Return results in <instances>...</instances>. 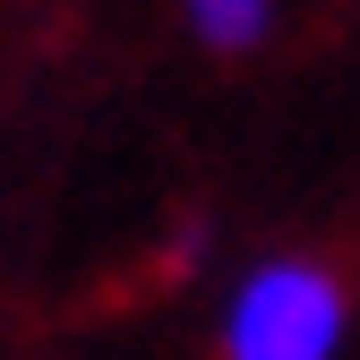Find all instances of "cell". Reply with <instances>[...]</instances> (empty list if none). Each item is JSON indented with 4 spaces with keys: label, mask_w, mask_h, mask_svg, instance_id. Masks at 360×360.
Instances as JSON below:
<instances>
[{
    "label": "cell",
    "mask_w": 360,
    "mask_h": 360,
    "mask_svg": "<svg viewBox=\"0 0 360 360\" xmlns=\"http://www.w3.org/2000/svg\"><path fill=\"white\" fill-rule=\"evenodd\" d=\"M352 292L326 257H257L214 318V360H335Z\"/></svg>",
    "instance_id": "cell-1"
},
{
    "label": "cell",
    "mask_w": 360,
    "mask_h": 360,
    "mask_svg": "<svg viewBox=\"0 0 360 360\" xmlns=\"http://www.w3.org/2000/svg\"><path fill=\"white\" fill-rule=\"evenodd\" d=\"M180 18L206 52H257L275 34V0H180Z\"/></svg>",
    "instance_id": "cell-2"
}]
</instances>
